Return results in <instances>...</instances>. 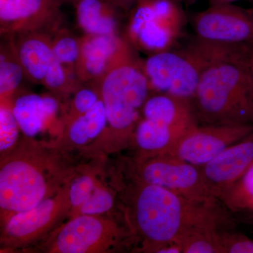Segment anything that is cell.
I'll return each mask as SVG.
<instances>
[{
  "label": "cell",
  "mask_w": 253,
  "mask_h": 253,
  "mask_svg": "<svg viewBox=\"0 0 253 253\" xmlns=\"http://www.w3.org/2000/svg\"><path fill=\"white\" fill-rule=\"evenodd\" d=\"M129 183L123 194L126 219L132 234L142 239L143 251L159 253L177 245L197 228L218 229L220 216L216 206L195 204L169 190L134 178Z\"/></svg>",
  "instance_id": "obj_1"
},
{
  "label": "cell",
  "mask_w": 253,
  "mask_h": 253,
  "mask_svg": "<svg viewBox=\"0 0 253 253\" xmlns=\"http://www.w3.org/2000/svg\"><path fill=\"white\" fill-rule=\"evenodd\" d=\"M61 148L25 136L1 158V225L58 192L77 171Z\"/></svg>",
  "instance_id": "obj_2"
},
{
  "label": "cell",
  "mask_w": 253,
  "mask_h": 253,
  "mask_svg": "<svg viewBox=\"0 0 253 253\" xmlns=\"http://www.w3.org/2000/svg\"><path fill=\"white\" fill-rule=\"evenodd\" d=\"M137 52L124 38L116 59L96 83L109 125L101 140L103 146L110 143L111 151L122 150L133 140L140 112L151 91Z\"/></svg>",
  "instance_id": "obj_3"
},
{
  "label": "cell",
  "mask_w": 253,
  "mask_h": 253,
  "mask_svg": "<svg viewBox=\"0 0 253 253\" xmlns=\"http://www.w3.org/2000/svg\"><path fill=\"white\" fill-rule=\"evenodd\" d=\"M253 44H221L195 36L183 46L149 56L143 66L151 91L192 100L208 68L224 61L248 63Z\"/></svg>",
  "instance_id": "obj_4"
},
{
  "label": "cell",
  "mask_w": 253,
  "mask_h": 253,
  "mask_svg": "<svg viewBox=\"0 0 253 253\" xmlns=\"http://www.w3.org/2000/svg\"><path fill=\"white\" fill-rule=\"evenodd\" d=\"M198 122L253 125L252 73L247 63L224 61L208 68L192 100Z\"/></svg>",
  "instance_id": "obj_5"
},
{
  "label": "cell",
  "mask_w": 253,
  "mask_h": 253,
  "mask_svg": "<svg viewBox=\"0 0 253 253\" xmlns=\"http://www.w3.org/2000/svg\"><path fill=\"white\" fill-rule=\"evenodd\" d=\"M181 0H139L128 13L123 35L137 51L151 55L179 45L186 16Z\"/></svg>",
  "instance_id": "obj_6"
},
{
  "label": "cell",
  "mask_w": 253,
  "mask_h": 253,
  "mask_svg": "<svg viewBox=\"0 0 253 253\" xmlns=\"http://www.w3.org/2000/svg\"><path fill=\"white\" fill-rule=\"evenodd\" d=\"M134 234L113 217L82 214L71 217L42 241L39 250L49 253H104L116 251Z\"/></svg>",
  "instance_id": "obj_7"
},
{
  "label": "cell",
  "mask_w": 253,
  "mask_h": 253,
  "mask_svg": "<svg viewBox=\"0 0 253 253\" xmlns=\"http://www.w3.org/2000/svg\"><path fill=\"white\" fill-rule=\"evenodd\" d=\"M129 177L161 186L195 204L216 206L218 201L199 166L170 155L136 157Z\"/></svg>",
  "instance_id": "obj_8"
},
{
  "label": "cell",
  "mask_w": 253,
  "mask_h": 253,
  "mask_svg": "<svg viewBox=\"0 0 253 253\" xmlns=\"http://www.w3.org/2000/svg\"><path fill=\"white\" fill-rule=\"evenodd\" d=\"M71 179L54 196L32 209L16 213L1 225V251L29 249L32 245L45 239L70 217Z\"/></svg>",
  "instance_id": "obj_9"
},
{
  "label": "cell",
  "mask_w": 253,
  "mask_h": 253,
  "mask_svg": "<svg viewBox=\"0 0 253 253\" xmlns=\"http://www.w3.org/2000/svg\"><path fill=\"white\" fill-rule=\"evenodd\" d=\"M195 36L227 44L253 43V9L234 4L211 5L191 18Z\"/></svg>",
  "instance_id": "obj_10"
},
{
  "label": "cell",
  "mask_w": 253,
  "mask_h": 253,
  "mask_svg": "<svg viewBox=\"0 0 253 253\" xmlns=\"http://www.w3.org/2000/svg\"><path fill=\"white\" fill-rule=\"evenodd\" d=\"M64 0H0V34L43 32L54 35L63 27Z\"/></svg>",
  "instance_id": "obj_11"
},
{
  "label": "cell",
  "mask_w": 253,
  "mask_h": 253,
  "mask_svg": "<svg viewBox=\"0 0 253 253\" xmlns=\"http://www.w3.org/2000/svg\"><path fill=\"white\" fill-rule=\"evenodd\" d=\"M253 131L252 124L197 126L184 134L168 155L200 167Z\"/></svg>",
  "instance_id": "obj_12"
},
{
  "label": "cell",
  "mask_w": 253,
  "mask_h": 253,
  "mask_svg": "<svg viewBox=\"0 0 253 253\" xmlns=\"http://www.w3.org/2000/svg\"><path fill=\"white\" fill-rule=\"evenodd\" d=\"M253 166V131L217 157L200 166L206 184L218 200Z\"/></svg>",
  "instance_id": "obj_13"
},
{
  "label": "cell",
  "mask_w": 253,
  "mask_h": 253,
  "mask_svg": "<svg viewBox=\"0 0 253 253\" xmlns=\"http://www.w3.org/2000/svg\"><path fill=\"white\" fill-rule=\"evenodd\" d=\"M124 42L123 36L80 37L79 58L76 73L83 84L98 83L107 72Z\"/></svg>",
  "instance_id": "obj_14"
},
{
  "label": "cell",
  "mask_w": 253,
  "mask_h": 253,
  "mask_svg": "<svg viewBox=\"0 0 253 253\" xmlns=\"http://www.w3.org/2000/svg\"><path fill=\"white\" fill-rule=\"evenodd\" d=\"M53 36L43 32H29L2 37L9 41L24 70L26 79L32 83L42 84L54 62Z\"/></svg>",
  "instance_id": "obj_15"
},
{
  "label": "cell",
  "mask_w": 253,
  "mask_h": 253,
  "mask_svg": "<svg viewBox=\"0 0 253 253\" xmlns=\"http://www.w3.org/2000/svg\"><path fill=\"white\" fill-rule=\"evenodd\" d=\"M20 129L28 137H35L57 122L59 102L56 96L28 93L11 102Z\"/></svg>",
  "instance_id": "obj_16"
},
{
  "label": "cell",
  "mask_w": 253,
  "mask_h": 253,
  "mask_svg": "<svg viewBox=\"0 0 253 253\" xmlns=\"http://www.w3.org/2000/svg\"><path fill=\"white\" fill-rule=\"evenodd\" d=\"M142 114L146 119L184 130L199 126L191 100L166 93L149 96L143 107Z\"/></svg>",
  "instance_id": "obj_17"
},
{
  "label": "cell",
  "mask_w": 253,
  "mask_h": 253,
  "mask_svg": "<svg viewBox=\"0 0 253 253\" xmlns=\"http://www.w3.org/2000/svg\"><path fill=\"white\" fill-rule=\"evenodd\" d=\"M76 21L83 34L122 36L120 33L121 11L105 0H76L73 3Z\"/></svg>",
  "instance_id": "obj_18"
},
{
  "label": "cell",
  "mask_w": 253,
  "mask_h": 253,
  "mask_svg": "<svg viewBox=\"0 0 253 253\" xmlns=\"http://www.w3.org/2000/svg\"><path fill=\"white\" fill-rule=\"evenodd\" d=\"M188 131L143 118L138 123L133 136L138 149L136 157L170 154Z\"/></svg>",
  "instance_id": "obj_19"
},
{
  "label": "cell",
  "mask_w": 253,
  "mask_h": 253,
  "mask_svg": "<svg viewBox=\"0 0 253 253\" xmlns=\"http://www.w3.org/2000/svg\"><path fill=\"white\" fill-rule=\"evenodd\" d=\"M63 142L83 146L101 137L107 127L108 120L102 100L100 99L84 114L62 121Z\"/></svg>",
  "instance_id": "obj_20"
},
{
  "label": "cell",
  "mask_w": 253,
  "mask_h": 253,
  "mask_svg": "<svg viewBox=\"0 0 253 253\" xmlns=\"http://www.w3.org/2000/svg\"><path fill=\"white\" fill-rule=\"evenodd\" d=\"M3 41L0 48V101L12 102L26 77L9 41L4 38Z\"/></svg>",
  "instance_id": "obj_21"
},
{
  "label": "cell",
  "mask_w": 253,
  "mask_h": 253,
  "mask_svg": "<svg viewBox=\"0 0 253 253\" xmlns=\"http://www.w3.org/2000/svg\"><path fill=\"white\" fill-rule=\"evenodd\" d=\"M178 246L181 253H224L217 228H197L183 236Z\"/></svg>",
  "instance_id": "obj_22"
},
{
  "label": "cell",
  "mask_w": 253,
  "mask_h": 253,
  "mask_svg": "<svg viewBox=\"0 0 253 253\" xmlns=\"http://www.w3.org/2000/svg\"><path fill=\"white\" fill-rule=\"evenodd\" d=\"M80 49V37L76 36L66 28L63 26L53 36L52 50L54 57L70 72L76 75Z\"/></svg>",
  "instance_id": "obj_23"
},
{
  "label": "cell",
  "mask_w": 253,
  "mask_h": 253,
  "mask_svg": "<svg viewBox=\"0 0 253 253\" xmlns=\"http://www.w3.org/2000/svg\"><path fill=\"white\" fill-rule=\"evenodd\" d=\"M56 97H68L79 89L83 83L74 73L70 72L55 58L42 83Z\"/></svg>",
  "instance_id": "obj_24"
},
{
  "label": "cell",
  "mask_w": 253,
  "mask_h": 253,
  "mask_svg": "<svg viewBox=\"0 0 253 253\" xmlns=\"http://www.w3.org/2000/svg\"><path fill=\"white\" fill-rule=\"evenodd\" d=\"M114 206V196L109 189L97 181L89 197L78 209L71 213L73 217L82 214L99 215L109 212Z\"/></svg>",
  "instance_id": "obj_25"
},
{
  "label": "cell",
  "mask_w": 253,
  "mask_h": 253,
  "mask_svg": "<svg viewBox=\"0 0 253 253\" xmlns=\"http://www.w3.org/2000/svg\"><path fill=\"white\" fill-rule=\"evenodd\" d=\"M253 194V166L237 182L221 195V200L231 211H242Z\"/></svg>",
  "instance_id": "obj_26"
},
{
  "label": "cell",
  "mask_w": 253,
  "mask_h": 253,
  "mask_svg": "<svg viewBox=\"0 0 253 253\" xmlns=\"http://www.w3.org/2000/svg\"><path fill=\"white\" fill-rule=\"evenodd\" d=\"M19 126L13 113L11 102L3 101L0 106V151L8 153L17 143Z\"/></svg>",
  "instance_id": "obj_27"
},
{
  "label": "cell",
  "mask_w": 253,
  "mask_h": 253,
  "mask_svg": "<svg viewBox=\"0 0 253 253\" xmlns=\"http://www.w3.org/2000/svg\"><path fill=\"white\" fill-rule=\"evenodd\" d=\"M100 99L101 96H100L99 86L96 83L83 84L73 94L69 112L65 116L62 121L84 114Z\"/></svg>",
  "instance_id": "obj_28"
},
{
  "label": "cell",
  "mask_w": 253,
  "mask_h": 253,
  "mask_svg": "<svg viewBox=\"0 0 253 253\" xmlns=\"http://www.w3.org/2000/svg\"><path fill=\"white\" fill-rule=\"evenodd\" d=\"M97 181V179L90 173H83L81 174L77 171L75 172L69 185L71 214L85 202L94 190Z\"/></svg>",
  "instance_id": "obj_29"
},
{
  "label": "cell",
  "mask_w": 253,
  "mask_h": 253,
  "mask_svg": "<svg viewBox=\"0 0 253 253\" xmlns=\"http://www.w3.org/2000/svg\"><path fill=\"white\" fill-rule=\"evenodd\" d=\"M224 253H253V240L241 234L219 232Z\"/></svg>",
  "instance_id": "obj_30"
},
{
  "label": "cell",
  "mask_w": 253,
  "mask_h": 253,
  "mask_svg": "<svg viewBox=\"0 0 253 253\" xmlns=\"http://www.w3.org/2000/svg\"><path fill=\"white\" fill-rule=\"evenodd\" d=\"M121 13L128 14L139 0H105Z\"/></svg>",
  "instance_id": "obj_31"
},
{
  "label": "cell",
  "mask_w": 253,
  "mask_h": 253,
  "mask_svg": "<svg viewBox=\"0 0 253 253\" xmlns=\"http://www.w3.org/2000/svg\"><path fill=\"white\" fill-rule=\"evenodd\" d=\"M238 1H241V0H209V3L211 6V5L234 4ZM247 1H253V0H247Z\"/></svg>",
  "instance_id": "obj_32"
},
{
  "label": "cell",
  "mask_w": 253,
  "mask_h": 253,
  "mask_svg": "<svg viewBox=\"0 0 253 253\" xmlns=\"http://www.w3.org/2000/svg\"><path fill=\"white\" fill-rule=\"evenodd\" d=\"M248 66L251 70V73H253V44L250 50L249 59H248Z\"/></svg>",
  "instance_id": "obj_33"
},
{
  "label": "cell",
  "mask_w": 253,
  "mask_h": 253,
  "mask_svg": "<svg viewBox=\"0 0 253 253\" xmlns=\"http://www.w3.org/2000/svg\"><path fill=\"white\" fill-rule=\"evenodd\" d=\"M243 211H253V194L248 200L247 202L245 204L244 210Z\"/></svg>",
  "instance_id": "obj_34"
},
{
  "label": "cell",
  "mask_w": 253,
  "mask_h": 253,
  "mask_svg": "<svg viewBox=\"0 0 253 253\" xmlns=\"http://www.w3.org/2000/svg\"><path fill=\"white\" fill-rule=\"evenodd\" d=\"M181 1H182L183 3L189 6V5L194 4V3H196V1H199V0H181Z\"/></svg>",
  "instance_id": "obj_35"
},
{
  "label": "cell",
  "mask_w": 253,
  "mask_h": 253,
  "mask_svg": "<svg viewBox=\"0 0 253 253\" xmlns=\"http://www.w3.org/2000/svg\"><path fill=\"white\" fill-rule=\"evenodd\" d=\"M76 0H64L65 3H71V4H73V3L76 1Z\"/></svg>",
  "instance_id": "obj_36"
},
{
  "label": "cell",
  "mask_w": 253,
  "mask_h": 253,
  "mask_svg": "<svg viewBox=\"0 0 253 253\" xmlns=\"http://www.w3.org/2000/svg\"><path fill=\"white\" fill-rule=\"evenodd\" d=\"M252 76H253V73H252Z\"/></svg>",
  "instance_id": "obj_37"
}]
</instances>
